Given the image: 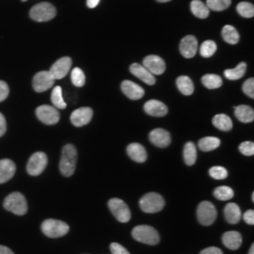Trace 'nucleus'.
<instances>
[{"instance_id": "c756f323", "label": "nucleus", "mask_w": 254, "mask_h": 254, "mask_svg": "<svg viewBox=\"0 0 254 254\" xmlns=\"http://www.w3.org/2000/svg\"><path fill=\"white\" fill-rule=\"evenodd\" d=\"M184 159L188 166L194 165L197 160V148L193 142H187L184 147Z\"/></svg>"}, {"instance_id": "4be33fe9", "label": "nucleus", "mask_w": 254, "mask_h": 254, "mask_svg": "<svg viewBox=\"0 0 254 254\" xmlns=\"http://www.w3.org/2000/svg\"><path fill=\"white\" fill-rule=\"evenodd\" d=\"M242 241H243L242 236L240 235V233L236 232V231L226 232L222 236V243L226 248L232 250V251L238 250L241 247Z\"/></svg>"}, {"instance_id": "dca6fc26", "label": "nucleus", "mask_w": 254, "mask_h": 254, "mask_svg": "<svg viewBox=\"0 0 254 254\" xmlns=\"http://www.w3.org/2000/svg\"><path fill=\"white\" fill-rule=\"evenodd\" d=\"M198 50V41L196 37L188 35L183 38L180 44V52L183 57L187 59H192Z\"/></svg>"}, {"instance_id": "20e7f679", "label": "nucleus", "mask_w": 254, "mask_h": 254, "mask_svg": "<svg viewBox=\"0 0 254 254\" xmlns=\"http://www.w3.org/2000/svg\"><path fill=\"white\" fill-rule=\"evenodd\" d=\"M42 232L46 235L47 237L50 238H59L67 235L70 231L69 225L58 219L49 218L46 219L42 223Z\"/></svg>"}, {"instance_id": "f03ea898", "label": "nucleus", "mask_w": 254, "mask_h": 254, "mask_svg": "<svg viewBox=\"0 0 254 254\" xmlns=\"http://www.w3.org/2000/svg\"><path fill=\"white\" fill-rule=\"evenodd\" d=\"M3 206L7 211L17 216H24L27 214V200L20 192H12L8 195L4 200Z\"/></svg>"}, {"instance_id": "ea45409f", "label": "nucleus", "mask_w": 254, "mask_h": 254, "mask_svg": "<svg viewBox=\"0 0 254 254\" xmlns=\"http://www.w3.org/2000/svg\"><path fill=\"white\" fill-rule=\"evenodd\" d=\"M239 151L241 154L252 156L254 154V143L253 141H244L239 145Z\"/></svg>"}, {"instance_id": "864d4df0", "label": "nucleus", "mask_w": 254, "mask_h": 254, "mask_svg": "<svg viewBox=\"0 0 254 254\" xmlns=\"http://www.w3.org/2000/svg\"><path fill=\"white\" fill-rule=\"evenodd\" d=\"M22 1H23V2H25V1H27V0H22Z\"/></svg>"}, {"instance_id": "c9c22d12", "label": "nucleus", "mask_w": 254, "mask_h": 254, "mask_svg": "<svg viewBox=\"0 0 254 254\" xmlns=\"http://www.w3.org/2000/svg\"><path fill=\"white\" fill-rule=\"evenodd\" d=\"M237 12L245 17V18H252L254 15V6L250 2H240L237 7Z\"/></svg>"}, {"instance_id": "a211bd4d", "label": "nucleus", "mask_w": 254, "mask_h": 254, "mask_svg": "<svg viewBox=\"0 0 254 254\" xmlns=\"http://www.w3.org/2000/svg\"><path fill=\"white\" fill-rule=\"evenodd\" d=\"M130 72L138 79L145 82L147 85L153 86L155 83V77L153 73H150L145 67L141 64H133L130 66Z\"/></svg>"}, {"instance_id": "a18cd8bd", "label": "nucleus", "mask_w": 254, "mask_h": 254, "mask_svg": "<svg viewBox=\"0 0 254 254\" xmlns=\"http://www.w3.org/2000/svg\"><path fill=\"white\" fill-rule=\"evenodd\" d=\"M6 130H7L6 119H5L4 115L2 113H0V137L4 136V134L6 133Z\"/></svg>"}, {"instance_id": "393cba45", "label": "nucleus", "mask_w": 254, "mask_h": 254, "mask_svg": "<svg viewBox=\"0 0 254 254\" xmlns=\"http://www.w3.org/2000/svg\"><path fill=\"white\" fill-rule=\"evenodd\" d=\"M190 9L192 13L198 18L205 19L209 16L210 9L207 5L200 0H193L191 2Z\"/></svg>"}, {"instance_id": "bb28decb", "label": "nucleus", "mask_w": 254, "mask_h": 254, "mask_svg": "<svg viewBox=\"0 0 254 254\" xmlns=\"http://www.w3.org/2000/svg\"><path fill=\"white\" fill-rule=\"evenodd\" d=\"M198 146L202 152H211L220 146V139L216 136H205L200 139Z\"/></svg>"}, {"instance_id": "de8ad7c7", "label": "nucleus", "mask_w": 254, "mask_h": 254, "mask_svg": "<svg viewBox=\"0 0 254 254\" xmlns=\"http://www.w3.org/2000/svg\"><path fill=\"white\" fill-rule=\"evenodd\" d=\"M99 2H100V0H87V6L91 9H93L98 6Z\"/></svg>"}, {"instance_id": "6ab92c4d", "label": "nucleus", "mask_w": 254, "mask_h": 254, "mask_svg": "<svg viewBox=\"0 0 254 254\" xmlns=\"http://www.w3.org/2000/svg\"><path fill=\"white\" fill-rule=\"evenodd\" d=\"M144 110L146 113L153 117H164L168 114L167 106L157 100H150L146 102L144 105Z\"/></svg>"}, {"instance_id": "aec40b11", "label": "nucleus", "mask_w": 254, "mask_h": 254, "mask_svg": "<svg viewBox=\"0 0 254 254\" xmlns=\"http://www.w3.org/2000/svg\"><path fill=\"white\" fill-rule=\"evenodd\" d=\"M16 166L10 159L0 160V184L9 181L15 174Z\"/></svg>"}, {"instance_id": "09e8293b", "label": "nucleus", "mask_w": 254, "mask_h": 254, "mask_svg": "<svg viewBox=\"0 0 254 254\" xmlns=\"http://www.w3.org/2000/svg\"><path fill=\"white\" fill-rule=\"evenodd\" d=\"M0 254H14V253L8 247L0 245Z\"/></svg>"}, {"instance_id": "c03bdc74", "label": "nucleus", "mask_w": 254, "mask_h": 254, "mask_svg": "<svg viewBox=\"0 0 254 254\" xmlns=\"http://www.w3.org/2000/svg\"><path fill=\"white\" fill-rule=\"evenodd\" d=\"M243 219L247 224L254 225V211L253 209H250L246 211L243 215Z\"/></svg>"}, {"instance_id": "7ed1b4c3", "label": "nucleus", "mask_w": 254, "mask_h": 254, "mask_svg": "<svg viewBox=\"0 0 254 254\" xmlns=\"http://www.w3.org/2000/svg\"><path fill=\"white\" fill-rule=\"evenodd\" d=\"M132 236L134 239L146 245H157L160 240L158 232L148 225H138L133 229Z\"/></svg>"}, {"instance_id": "412c9836", "label": "nucleus", "mask_w": 254, "mask_h": 254, "mask_svg": "<svg viewBox=\"0 0 254 254\" xmlns=\"http://www.w3.org/2000/svg\"><path fill=\"white\" fill-rule=\"evenodd\" d=\"M127 154L129 157L137 163H143L147 160L145 148L139 143H131L127 147Z\"/></svg>"}, {"instance_id": "0eeeda50", "label": "nucleus", "mask_w": 254, "mask_h": 254, "mask_svg": "<svg viewBox=\"0 0 254 254\" xmlns=\"http://www.w3.org/2000/svg\"><path fill=\"white\" fill-rule=\"evenodd\" d=\"M218 216L217 209L215 205L208 200L201 201L197 209L198 220L203 226L212 225Z\"/></svg>"}, {"instance_id": "6e6552de", "label": "nucleus", "mask_w": 254, "mask_h": 254, "mask_svg": "<svg viewBox=\"0 0 254 254\" xmlns=\"http://www.w3.org/2000/svg\"><path fill=\"white\" fill-rule=\"evenodd\" d=\"M47 163V155L43 152H37L30 156L27 162V173L32 176H38L46 170Z\"/></svg>"}, {"instance_id": "9d476101", "label": "nucleus", "mask_w": 254, "mask_h": 254, "mask_svg": "<svg viewBox=\"0 0 254 254\" xmlns=\"http://www.w3.org/2000/svg\"><path fill=\"white\" fill-rule=\"evenodd\" d=\"M36 115L43 124L47 126H53L58 124L61 118L59 110L55 107H51L48 105H44L37 108Z\"/></svg>"}, {"instance_id": "3c124183", "label": "nucleus", "mask_w": 254, "mask_h": 254, "mask_svg": "<svg viewBox=\"0 0 254 254\" xmlns=\"http://www.w3.org/2000/svg\"><path fill=\"white\" fill-rule=\"evenodd\" d=\"M156 1L161 2V3H165V2H169V1H171V0H156Z\"/></svg>"}, {"instance_id": "58836bf2", "label": "nucleus", "mask_w": 254, "mask_h": 254, "mask_svg": "<svg viewBox=\"0 0 254 254\" xmlns=\"http://www.w3.org/2000/svg\"><path fill=\"white\" fill-rule=\"evenodd\" d=\"M209 174L213 179H216V180H224L228 177L227 170L220 166L212 167L209 170Z\"/></svg>"}, {"instance_id": "a19ab883", "label": "nucleus", "mask_w": 254, "mask_h": 254, "mask_svg": "<svg viewBox=\"0 0 254 254\" xmlns=\"http://www.w3.org/2000/svg\"><path fill=\"white\" fill-rule=\"evenodd\" d=\"M242 90L244 91L246 95H248L251 98H254V78H249L247 79L243 86H242Z\"/></svg>"}, {"instance_id": "5701e85b", "label": "nucleus", "mask_w": 254, "mask_h": 254, "mask_svg": "<svg viewBox=\"0 0 254 254\" xmlns=\"http://www.w3.org/2000/svg\"><path fill=\"white\" fill-rule=\"evenodd\" d=\"M224 217L230 224H237L240 219L242 218V213L241 210L239 208V206L234 203V202H230L225 206L224 209Z\"/></svg>"}, {"instance_id": "f704fd0d", "label": "nucleus", "mask_w": 254, "mask_h": 254, "mask_svg": "<svg viewBox=\"0 0 254 254\" xmlns=\"http://www.w3.org/2000/svg\"><path fill=\"white\" fill-rule=\"evenodd\" d=\"M217 48H218V46L214 41H211V40L205 41L200 46V54L203 58H210L216 53Z\"/></svg>"}, {"instance_id": "423d86ee", "label": "nucleus", "mask_w": 254, "mask_h": 254, "mask_svg": "<svg viewBox=\"0 0 254 254\" xmlns=\"http://www.w3.org/2000/svg\"><path fill=\"white\" fill-rule=\"evenodd\" d=\"M57 14L56 8L48 2L39 3L32 7L29 11L31 19L36 22H47L54 18Z\"/></svg>"}, {"instance_id": "f3484780", "label": "nucleus", "mask_w": 254, "mask_h": 254, "mask_svg": "<svg viewBox=\"0 0 254 254\" xmlns=\"http://www.w3.org/2000/svg\"><path fill=\"white\" fill-rule=\"evenodd\" d=\"M121 88L123 92L131 100H139L145 94V91L140 86L130 80L123 81Z\"/></svg>"}, {"instance_id": "49530a36", "label": "nucleus", "mask_w": 254, "mask_h": 254, "mask_svg": "<svg viewBox=\"0 0 254 254\" xmlns=\"http://www.w3.org/2000/svg\"><path fill=\"white\" fill-rule=\"evenodd\" d=\"M200 254H223L222 251L217 247H209L204 249Z\"/></svg>"}, {"instance_id": "8fccbe9b", "label": "nucleus", "mask_w": 254, "mask_h": 254, "mask_svg": "<svg viewBox=\"0 0 254 254\" xmlns=\"http://www.w3.org/2000/svg\"><path fill=\"white\" fill-rule=\"evenodd\" d=\"M249 254H254V245L253 244L252 247H251V249H250V252H249Z\"/></svg>"}, {"instance_id": "f257e3e1", "label": "nucleus", "mask_w": 254, "mask_h": 254, "mask_svg": "<svg viewBox=\"0 0 254 254\" xmlns=\"http://www.w3.org/2000/svg\"><path fill=\"white\" fill-rule=\"evenodd\" d=\"M77 161V151L73 144H67L64 147L62 158L60 162V171L65 177L73 175Z\"/></svg>"}, {"instance_id": "2eb2a0df", "label": "nucleus", "mask_w": 254, "mask_h": 254, "mask_svg": "<svg viewBox=\"0 0 254 254\" xmlns=\"http://www.w3.org/2000/svg\"><path fill=\"white\" fill-rule=\"evenodd\" d=\"M149 138L154 145L159 147V148L168 147L171 144V141H172V137H171L170 133L162 128L154 129L150 133Z\"/></svg>"}, {"instance_id": "4468645a", "label": "nucleus", "mask_w": 254, "mask_h": 254, "mask_svg": "<svg viewBox=\"0 0 254 254\" xmlns=\"http://www.w3.org/2000/svg\"><path fill=\"white\" fill-rule=\"evenodd\" d=\"M92 115L93 111L91 108H80L75 109L71 114V122L74 127H84L91 122Z\"/></svg>"}, {"instance_id": "1a4fd4ad", "label": "nucleus", "mask_w": 254, "mask_h": 254, "mask_svg": "<svg viewBox=\"0 0 254 254\" xmlns=\"http://www.w3.org/2000/svg\"><path fill=\"white\" fill-rule=\"evenodd\" d=\"M109 207L113 216L117 218V220L120 222L127 223L130 220L131 212L124 200L117 198L111 199L109 201Z\"/></svg>"}, {"instance_id": "4c0bfd02", "label": "nucleus", "mask_w": 254, "mask_h": 254, "mask_svg": "<svg viewBox=\"0 0 254 254\" xmlns=\"http://www.w3.org/2000/svg\"><path fill=\"white\" fill-rule=\"evenodd\" d=\"M72 83L75 87H83L86 83V77L80 68H74L71 73Z\"/></svg>"}, {"instance_id": "79ce46f5", "label": "nucleus", "mask_w": 254, "mask_h": 254, "mask_svg": "<svg viewBox=\"0 0 254 254\" xmlns=\"http://www.w3.org/2000/svg\"><path fill=\"white\" fill-rule=\"evenodd\" d=\"M110 252L112 254H130L125 247L119 243H111L110 244Z\"/></svg>"}, {"instance_id": "f8f14e48", "label": "nucleus", "mask_w": 254, "mask_h": 254, "mask_svg": "<svg viewBox=\"0 0 254 254\" xmlns=\"http://www.w3.org/2000/svg\"><path fill=\"white\" fill-rule=\"evenodd\" d=\"M72 66V60L69 57H64L60 60H58L55 63L51 69L49 70V73L56 79H63L67 75V73L70 72Z\"/></svg>"}, {"instance_id": "7c9ffc66", "label": "nucleus", "mask_w": 254, "mask_h": 254, "mask_svg": "<svg viewBox=\"0 0 254 254\" xmlns=\"http://www.w3.org/2000/svg\"><path fill=\"white\" fill-rule=\"evenodd\" d=\"M246 70H247V64L245 63H241L234 69L225 70L224 75L230 80H238L245 75Z\"/></svg>"}, {"instance_id": "2f4dec72", "label": "nucleus", "mask_w": 254, "mask_h": 254, "mask_svg": "<svg viewBox=\"0 0 254 254\" xmlns=\"http://www.w3.org/2000/svg\"><path fill=\"white\" fill-rule=\"evenodd\" d=\"M201 82H202L204 87H206L207 89H210V90L218 89L219 87H221V85H222L221 77L218 74H214V73H208V74L203 75L201 77Z\"/></svg>"}, {"instance_id": "39448f33", "label": "nucleus", "mask_w": 254, "mask_h": 254, "mask_svg": "<svg viewBox=\"0 0 254 254\" xmlns=\"http://www.w3.org/2000/svg\"><path fill=\"white\" fill-rule=\"evenodd\" d=\"M139 206L145 213L153 214L160 212L165 206V200L163 197L155 192H150L145 194L140 200Z\"/></svg>"}, {"instance_id": "37998d69", "label": "nucleus", "mask_w": 254, "mask_h": 254, "mask_svg": "<svg viewBox=\"0 0 254 254\" xmlns=\"http://www.w3.org/2000/svg\"><path fill=\"white\" fill-rule=\"evenodd\" d=\"M9 89L8 84L5 81L0 80V102H3L9 96Z\"/></svg>"}, {"instance_id": "72a5a7b5", "label": "nucleus", "mask_w": 254, "mask_h": 254, "mask_svg": "<svg viewBox=\"0 0 254 254\" xmlns=\"http://www.w3.org/2000/svg\"><path fill=\"white\" fill-rule=\"evenodd\" d=\"M214 196L219 200H229L233 199L235 192L229 187L221 186L214 190Z\"/></svg>"}, {"instance_id": "a878e982", "label": "nucleus", "mask_w": 254, "mask_h": 254, "mask_svg": "<svg viewBox=\"0 0 254 254\" xmlns=\"http://www.w3.org/2000/svg\"><path fill=\"white\" fill-rule=\"evenodd\" d=\"M212 123H213L214 127H217L218 129L221 130V131H224V132L230 131L233 128L232 120L225 114L216 115L212 120Z\"/></svg>"}, {"instance_id": "ddd939ff", "label": "nucleus", "mask_w": 254, "mask_h": 254, "mask_svg": "<svg viewBox=\"0 0 254 254\" xmlns=\"http://www.w3.org/2000/svg\"><path fill=\"white\" fill-rule=\"evenodd\" d=\"M143 66L154 75H160L166 71V64L158 56L150 55L143 60Z\"/></svg>"}, {"instance_id": "9b49d317", "label": "nucleus", "mask_w": 254, "mask_h": 254, "mask_svg": "<svg viewBox=\"0 0 254 254\" xmlns=\"http://www.w3.org/2000/svg\"><path fill=\"white\" fill-rule=\"evenodd\" d=\"M54 77L49 71H42L35 74L33 77V89L37 92H44L54 86Z\"/></svg>"}, {"instance_id": "cd10ccee", "label": "nucleus", "mask_w": 254, "mask_h": 254, "mask_svg": "<svg viewBox=\"0 0 254 254\" xmlns=\"http://www.w3.org/2000/svg\"><path fill=\"white\" fill-rule=\"evenodd\" d=\"M177 88L184 95H191L194 92V85L190 78L187 75H181L176 80Z\"/></svg>"}, {"instance_id": "c85d7f7f", "label": "nucleus", "mask_w": 254, "mask_h": 254, "mask_svg": "<svg viewBox=\"0 0 254 254\" xmlns=\"http://www.w3.org/2000/svg\"><path fill=\"white\" fill-rule=\"evenodd\" d=\"M221 35H222L223 40L230 45H236L240 39L236 27L230 26V25L224 26V27L222 28V31H221Z\"/></svg>"}, {"instance_id": "603ef678", "label": "nucleus", "mask_w": 254, "mask_h": 254, "mask_svg": "<svg viewBox=\"0 0 254 254\" xmlns=\"http://www.w3.org/2000/svg\"><path fill=\"white\" fill-rule=\"evenodd\" d=\"M252 200L254 201V193H253V195H252Z\"/></svg>"}, {"instance_id": "e433bc0d", "label": "nucleus", "mask_w": 254, "mask_h": 254, "mask_svg": "<svg viewBox=\"0 0 254 254\" xmlns=\"http://www.w3.org/2000/svg\"><path fill=\"white\" fill-rule=\"evenodd\" d=\"M232 0H207L206 5L209 9L215 11H222L231 6Z\"/></svg>"}, {"instance_id": "473e14b6", "label": "nucleus", "mask_w": 254, "mask_h": 254, "mask_svg": "<svg viewBox=\"0 0 254 254\" xmlns=\"http://www.w3.org/2000/svg\"><path fill=\"white\" fill-rule=\"evenodd\" d=\"M51 101L56 109H66L67 105H66V102L64 101V96H63V90L60 86H57L53 89L52 93H51Z\"/></svg>"}, {"instance_id": "b1692460", "label": "nucleus", "mask_w": 254, "mask_h": 254, "mask_svg": "<svg viewBox=\"0 0 254 254\" xmlns=\"http://www.w3.org/2000/svg\"><path fill=\"white\" fill-rule=\"evenodd\" d=\"M235 115L238 121L244 124H249L254 122V111L249 106L246 105H241L235 108Z\"/></svg>"}]
</instances>
